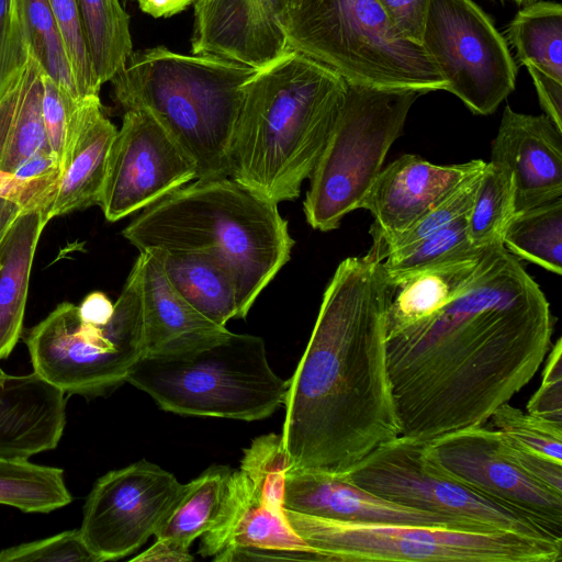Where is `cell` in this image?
I'll return each instance as SVG.
<instances>
[{"instance_id": "obj_48", "label": "cell", "mask_w": 562, "mask_h": 562, "mask_svg": "<svg viewBox=\"0 0 562 562\" xmlns=\"http://www.w3.org/2000/svg\"><path fill=\"white\" fill-rule=\"evenodd\" d=\"M60 164L53 150H41L24 160L13 172L18 179L32 181L59 178Z\"/></svg>"}, {"instance_id": "obj_51", "label": "cell", "mask_w": 562, "mask_h": 562, "mask_svg": "<svg viewBox=\"0 0 562 562\" xmlns=\"http://www.w3.org/2000/svg\"><path fill=\"white\" fill-rule=\"evenodd\" d=\"M140 10L154 18H169L183 11L198 0H134Z\"/></svg>"}, {"instance_id": "obj_1", "label": "cell", "mask_w": 562, "mask_h": 562, "mask_svg": "<svg viewBox=\"0 0 562 562\" xmlns=\"http://www.w3.org/2000/svg\"><path fill=\"white\" fill-rule=\"evenodd\" d=\"M553 324L538 283L503 244L495 246L460 294L387 335L401 435L430 441L484 425L531 381Z\"/></svg>"}, {"instance_id": "obj_34", "label": "cell", "mask_w": 562, "mask_h": 562, "mask_svg": "<svg viewBox=\"0 0 562 562\" xmlns=\"http://www.w3.org/2000/svg\"><path fill=\"white\" fill-rule=\"evenodd\" d=\"M515 213L514 184L508 171L486 162L467 214L468 236L480 248L503 244L506 224Z\"/></svg>"}, {"instance_id": "obj_19", "label": "cell", "mask_w": 562, "mask_h": 562, "mask_svg": "<svg viewBox=\"0 0 562 562\" xmlns=\"http://www.w3.org/2000/svg\"><path fill=\"white\" fill-rule=\"evenodd\" d=\"M283 508L308 516L349 522L402 524L479 530L446 516L384 499L353 483L344 473L289 470Z\"/></svg>"}, {"instance_id": "obj_53", "label": "cell", "mask_w": 562, "mask_h": 562, "mask_svg": "<svg viewBox=\"0 0 562 562\" xmlns=\"http://www.w3.org/2000/svg\"><path fill=\"white\" fill-rule=\"evenodd\" d=\"M512 1H514L517 4L525 5V4H528V3H531V2L538 1V0H512Z\"/></svg>"}, {"instance_id": "obj_13", "label": "cell", "mask_w": 562, "mask_h": 562, "mask_svg": "<svg viewBox=\"0 0 562 562\" xmlns=\"http://www.w3.org/2000/svg\"><path fill=\"white\" fill-rule=\"evenodd\" d=\"M181 485L146 460L105 473L83 505L79 530L85 543L99 562L133 553L155 535Z\"/></svg>"}, {"instance_id": "obj_29", "label": "cell", "mask_w": 562, "mask_h": 562, "mask_svg": "<svg viewBox=\"0 0 562 562\" xmlns=\"http://www.w3.org/2000/svg\"><path fill=\"white\" fill-rule=\"evenodd\" d=\"M519 63L562 81V5L552 1L525 4L507 26Z\"/></svg>"}, {"instance_id": "obj_12", "label": "cell", "mask_w": 562, "mask_h": 562, "mask_svg": "<svg viewBox=\"0 0 562 562\" xmlns=\"http://www.w3.org/2000/svg\"><path fill=\"white\" fill-rule=\"evenodd\" d=\"M420 45L474 114L487 115L513 92L517 67L507 41L472 0H429Z\"/></svg>"}, {"instance_id": "obj_4", "label": "cell", "mask_w": 562, "mask_h": 562, "mask_svg": "<svg viewBox=\"0 0 562 562\" xmlns=\"http://www.w3.org/2000/svg\"><path fill=\"white\" fill-rule=\"evenodd\" d=\"M139 251L205 254L232 271L236 318L289 261L295 244L278 204L231 178L184 184L147 206L123 231Z\"/></svg>"}, {"instance_id": "obj_54", "label": "cell", "mask_w": 562, "mask_h": 562, "mask_svg": "<svg viewBox=\"0 0 562 562\" xmlns=\"http://www.w3.org/2000/svg\"><path fill=\"white\" fill-rule=\"evenodd\" d=\"M299 2V0H286V7H288V11L294 7L296 3ZM288 13V12H286Z\"/></svg>"}, {"instance_id": "obj_26", "label": "cell", "mask_w": 562, "mask_h": 562, "mask_svg": "<svg viewBox=\"0 0 562 562\" xmlns=\"http://www.w3.org/2000/svg\"><path fill=\"white\" fill-rule=\"evenodd\" d=\"M44 70L31 55L21 76L0 100V171L11 173L41 150H52L42 113Z\"/></svg>"}, {"instance_id": "obj_45", "label": "cell", "mask_w": 562, "mask_h": 562, "mask_svg": "<svg viewBox=\"0 0 562 562\" xmlns=\"http://www.w3.org/2000/svg\"><path fill=\"white\" fill-rule=\"evenodd\" d=\"M59 178L25 181L0 171V195L21 202L27 210H46L50 205Z\"/></svg>"}, {"instance_id": "obj_16", "label": "cell", "mask_w": 562, "mask_h": 562, "mask_svg": "<svg viewBox=\"0 0 562 562\" xmlns=\"http://www.w3.org/2000/svg\"><path fill=\"white\" fill-rule=\"evenodd\" d=\"M286 0H198L192 54L210 55L260 69L289 48Z\"/></svg>"}, {"instance_id": "obj_15", "label": "cell", "mask_w": 562, "mask_h": 562, "mask_svg": "<svg viewBox=\"0 0 562 562\" xmlns=\"http://www.w3.org/2000/svg\"><path fill=\"white\" fill-rule=\"evenodd\" d=\"M429 449L463 485L562 536V494L528 476L506 453L497 429L476 425L446 432Z\"/></svg>"}, {"instance_id": "obj_28", "label": "cell", "mask_w": 562, "mask_h": 562, "mask_svg": "<svg viewBox=\"0 0 562 562\" xmlns=\"http://www.w3.org/2000/svg\"><path fill=\"white\" fill-rule=\"evenodd\" d=\"M232 470L213 465L181 488L160 521L155 537L180 548L192 542L214 525L224 503Z\"/></svg>"}, {"instance_id": "obj_44", "label": "cell", "mask_w": 562, "mask_h": 562, "mask_svg": "<svg viewBox=\"0 0 562 562\" xmlns=\"http://www.w3.org/2000/svg\"><path fill=\"white\" fill-rule=\"evenodd\" d=\"M508 457L531 479L562 494V463L508 440L503 434Z\"/></svg>"}, {"instance_id": "obj_18", "label": "cell", "mask_w": 562, "mask_h": 562, "mask_svg": "<svg viewBox=\"0 0 562 562\" xmlns=\"http://www.w3.org/2000/svg\"><path fill=\"white\" fill-rule=\"evenodd\" d=\"M490 162L510 173L515 212L562 196V131L544 114L505 106Z\"/></svg>"}, {"instance_id": "obj_5", "label": "cell", "mask_w": 562, "mask_h": 562, "mask_svg": "<svg viewBox=\"0 0 562 562\" xmlns=\"http://www.w3.org/2000/svg\"><path fill=\"white\" fill-rule=\"evenodd\" d=\"M257 71L160 45L133 52L111 82L125 111L149 113L193 161L196 179L210 180L229 178L227 150L243 88Z\"/></svg>"}, {"instance_id": "obj_22", "label": "cell", "mask_w": 562, "mask_h": 562, "mask_svg": "<svg viewBox=\"0 0 562 562\" xmlns=\"http://www.w3.org/2000/svg\"><path fill=\"white\" fill-rule=\"evenodd\" d=\"M241 548L318 553L291 528L285 512H277L263 504L246 476L235 470L228 479L224 503L214 525L201 536L199 553L214 559Z\"/></svg>"}, {"instance_id": "obj_7", "label": "cell", "mask_w": 562, "mask_h": 562, "mask_svg": "<svg viewBox=\"0 0 562 562\" xmlns=\"http://www.w3.org/2000/svg\"><path fill=\"white\" fill-rule=\"evenodd\" d=\"M284 35L289 49L350 83L422 94L447 88L423 46L404 37L375 0H299Z\"/></svg>"}, {"instance_id": "obj_33", "label": "cell", "mask_w": 562, "mask_h": 562, "mask_svg": "<svg viewBox=\"0 0 562 562\" xmlns=\"http://www.w3.org/2000/svg\"><path fill=\"white\" fill-rule=\"evenodd\" d=\"M467 214L416 244L390 254L382 261L390 283L396 284L408 276L432 266L483 254L490 246L480 248L471 243L468 236Z\"/></svg>"}, {"instance_id": "obj_10", "label": "cell", "mask_w": 562, "mask_h": 562, "mask_svg": "<svg viewBox=\"0 0 562 562\" xmlns=\"http://www.w3.org/2000/svg\"><path fill=\"white\" fill-rule=\"evenodd\" d=\"M24 342L33 371L65 394L93 398L113 392L145 353L138 259L108 324L85 323L78 306L64 302L26 333Z\"/></svg>"}, {"instance_id": "obj_3", "label": "cell", "mask_w": 562, "mask_h": 562, "mask_svg": "<svg viewBox=\"0 0 562 562\" xmlns=\"http://www.w3.org/2000/svg\"><path fill=\"white\" fill-rule=\"evenodd\" d=\"M345 92L340 75L292 49L258 69L243 88L227 150L229 178L277 204L296 200Z\"/></svg>"}, {"instance_id": "obj_50", "label": "cell", "mask_w": 562, "mask_h": 562, "mask_svg": "<svg viewBox=\"0 0 562 562\" xmlns=\"http://www.w3.org/2000/svg\"><path fill=\"white\" fill-rule=\"evenodd\" d=\"M192 560L193 557L188 549L161 539H156L147 550L131 559L136 562H188Z\"/></svg>"}, {"instance_id": "obj_14", "label": "cell", "mask_w": 562, "mask_h": 562, "mask_svg": "<svg viewBox=\"0 0 562 562\" xmlns=\"http://www.w3.org/2000/svg\"><path fill=\"white\" fill-rule=\"evenodd\" d=\"M196 179L193 161L147 112L127 110L112 143L98 205L116 222Z\"/></svg>"}, {"instance_id": "obj_46", "label": "cell", "mask_w": 562, "mask_h": 562, "mask_svg": "<svg viewBox=\"0 0 562 562\" xmlns=\"http://www.w3.org/2000/svg\"><path fill=\"white\" fill-rule=\"evenodd\" d=\"M375 1L404 37L420 44L429 0Z\"/></svg>"}, {"instance_id": "obj_23", "label": "cell", "mask_w": 562, "mask_h": 562, "mask_svg": "<svg viewBox=\"0 0 562 562\" xmlns=\"http://www.w3.org/2000/svg\"><path fill=\"white\" fill-rule=\"evenodd\" d=\"M144 355L181 350L228 329L196 311L172 286L159 259L139 251Z\"/></svg>"}, {"instance_id": "obj_20", "label": "cell", "mask_w": 562, "mask_h": 562, "mask_svg": "<svg viewBox=\"0 0 562 562\" xmlns=\"http://www.w3.org/2000/svg\"><path fill=\"white\" fill-rule=\"evenodd\" d=\"M116 133V126L102 111L99 95H88L76 101L56 192L45 213L48 221L99 203Z\"/></svg>"}, {"instance_id": "obj_9", "label": "cell", "mask_w": 562, "mask_h": 562, "mask_svg": "<svg viewBox=\"0 0 562 562\" xmlns=\"http://www.w3.org/2000/svg\"><path fill=\"white\" fill-rule=\"evenodd\" d=\"M420 95L415 90L346 81L336 122L308 178L303 211L312 228L334 231L348 213L360 207Z\"/></svg>"}, {"instance_id": "obj_24", "label": "cell", "mask_w": 562, "mask_h": 562, "mask_svg": "<svg viewBox=\"0 0 562 562\" xmlns=\"http://www.w3.org/2000/svg\"><path fill=\"white\" fill-rule=\"evenodd\" d=\"M47 222L43 210L24 211L0 239V360L21 336L32 262Z\"/></svg>"}, {"instance_id": "obj_2", "label": "cell", "mask_w": 562, "mask_h": 562, "mask_svg": "<svg viewBox=\"0 0 562 562\" xmlns=\"http://www.w3.org/2000/svg\"><path fill=\"white\" fill-rule=\"evenodd\" d=\"M392 293L370 254L336 268L288 380L281 437L292 470L345 473L401 435L386 349Z\"/></svg>"}, {"instance_id": "obj_31", "label": "cell", "mask_w": 562, "mask_h": 562, "mask_svg": "<svg viewBox=\"0 0 562 562\" xmlns=\"http://www.w3.org/2000/svg\"><path fill=\"white\" fill-rule=\"evenodd\" d=\"M93 70L100 86L133 53L130 15L119 0H77Z\"/></svg>"}, {"instance_id": "obj_37", "label": "cell", "mask_w": 562, "mask_h": 562, "mask_svg": "<svg viewBox=\"0 0 562 562\" xmlns=\"http://www.w3.org/2000/svg\"><path fill=\"white\" fill-rule=\"evenodd\" d=\"M482 171L467 179L437 202L411 227L378 245H372L368 254L383 261L390 254L416 244L467 214L472 205Z\"/></svg>"}, {"instance_id": "obj_40", "label": "cell", "mask_w": 562, "mask_h": 562, "mask_svg": "<svg viewBox=\"0 0 562 562\" xmlns=\"http://www.w3.org/2000/svg\"><path fill=\"white\" fill-rule=\"evenodd\" d=\"M61 32L80 98L99 95V85L81 22L77 0H47Z\"/></svg>"}, {"instance_id": "obj_6", "label": "cell", "mask_w": 562, "mask_h": 562, "mask_svg": "<svg viewBox=\"0 0 562 562\" xmlns=\"http://www.w3.org/2000/svg\"><path fill=\"white\" fill-rule=\"evenodd\" d=\"M126 382L166 412L245 422L272 415L288 390L262 338L229 330L181 350L144 355Z\"/></svg>"}, {"instance_id": "obj_49", "label": "cell", "mask_w": 562, "mask_h": 562, "mask_svg": "<svg viewBox=\"0 0 562 562\" xmlns=\"http://www.w3.org/2000/svg\"><path fill=\"white\" fill-rule=\"evenodd\" d=\"M78 310L85 323L103 326L111 319L114 304L104 293L94 291L83 299Z\"/></svg>"}, {"instance_id": "obj_30", "label": "cell", "mask_w": 562, "mask_h": 562, "mask_svg": "<svg viewBox=\"0 0 562 562\" xmlns=\"http://www.w3.org/2000/svg\"><path fill=\"white\" fill-rule=\"evenodd\" d=\"M503 245L517 258L558 276L562 273V196L515 212L503 233Z\"/></svg>"}, {"instance_id": "obj_32", "label": "cell", "mask_w": 562, "mask_h": 562, "mask_svg": "<svg viewBox=\"0 0 562 562\" xmlns=\"http://www.w3.org/2000/svg\"><path fill=\"white\" fill-rule=\"evenodd\" d=\"M72 496L64 470L29 459L0 458V504L23 513L46 514L67 506Z\"/></svg>"}, {"instance_id": "obj_38", "label": "cell", "mask_w": 562, "mask_h": 562, "mask_svg": "<svg viewBox=\"0 0 562 562\" xmlns=\"http://www.w3.org/2000/svg\"><path fill=\"white\" fill-rule=\"evenodd\" d=\"M508 440L562 463V425L505 403L490 417Z\"/></svg>"}, {"instance_id": "obj_27", "label": "cell", "mask_w": 562, "mask_h": 562, "mask_svg": "<svg viewBox=\"0 0 562 562\" xmlns=\"http://www.w3.org/2000/svg\"><path fill=\"white\" fill-rule=\"evenodd\" d=\"M148 252L159 259L172 286L202 315L224 327L237 317L236 281L223 261L205 254Z\"/></svg>"}, {"instance_id": "obj_42", "label": "cell", "mask_w": 562, "mask_h": 562, "mask_svg": "<svg viewBox=\"0 0 562 562\" xmlns=\"http://www.w3.org/2000/svg\"><path fill=\"white\" fill-rule=\"evenodd\" d=\"M42 113L47 139L61 164L70 115L78 99L72 98L45 74L42 77Z\"/></svg>"}, {"instance_id": "obj_39", "label": "cell", "mask_w": 562, "mask_h": 562, "mask_svg": "<svg viewBox=\"0 0 562 562\" xmlns=\"http://www.w3.org/2000/svg\"><path fill=\"white\" fill-rule=\"evenodd\" d=\"M32 55L25 0H0V100Z\"/></svg>"}, {"instance_id": "obj_47", "label": "cell", "mask_w": 562, "mask_h": 562, "mask_svg": "<svg viewBox=\"0 0 562 562\" xmlns=\"http://www.w3.org/2000/svg\"><path fill=\"white\" fill-rule=\"evenodd\" d=\"M541 108L554 125L562 131V81L532 66H527Z\"/></svg>"}, {"instance_id": "obj_11", "label": "cell", "mask_w": 562, "mask_h": 562, "mask_svg": "<svg viewBox=\"0 0 562 562\" xmlns=\"http://www.w3.org/2000/svg\"><path fill=\"white\" fill-rule=\"evenodd\" d=\"M344 474L392 503L453 518L482 531L562 540L532 518L477 494L451 476L432 457L429 441L400 435Z\"/></svg>"}, {"instance_id": "obj_41", "label": "cell", "mask_w": 562, "mask_h": 562, "mask_svg": "<svg viewBox=\"0 0 562 562\" xmlns=\"http://www.w3.org/2000/svg\"><path fill=\"white\" fill-rule=\"evenodd\" d=\"M99 562L79 529L16 544L0 551V562Z\"/></svg>"}, {"instance_id": "obj_52", "label": "cell", "mask_w": 562, "mask_h": 562, "mask_svg": "<svg viewBox=\"0 0 562 562\" xmlns=\"http://www.w3.org/2000/svg\"><path fill=\"white\" fill-rule=\"evenodd\" d=\"M24 211L27 209L18 200L0 195V239Z\"/></svg>"}, {"instance_id": "obj_35", "label": "cell", "mask_w": 562, "mask_h": 562, "mask_svg": "<svg viewBox=\"0 0 562 562\" xmlns=\"http://www.w3.org/2000/svg\"><path fill=\"white\" fill-rule=\"evenodd\" d=\"M291 469L290 458L281 434L256 437L243 452L239 471L246 476L263 504L284 512L285 474Z\"/></svg>"}, {"instance_id": "obj_25", "label": "cell", "mask_w": 562, "mask_h": 562, "mask_svg": "<svg viewBox=\"0 0 562 562\" xmlns=\"http://www.w3.org/2000/svg\"><path fill=\"white\" fill-rule=\"evenodd\" d=\"M497 245L490 246L476 257L432 266L392 284L386 334H394L423 321L448 304L474 279Z\"/></svg>"}, {"instance_id": "obj_17", "label": "cell", "mask_w": 562, "mask_h": 562, "mask_svg": "<svg viewBox=\"0 0 562 562\" xmlns=\"http://www.w3.org/2000/svg\"><path fill=\"white\" fill-rule=\"evenodd\" d=\"M486 162L435 165L405 154L381 170L359 209L373 215L369 233L373 245L407 229L437 202L467 179L480 173Z\"/></svg>"}, {"instance_id": "obj_55", "label": "cell", "mask_w": 562, "mask_h": 562, "mask_svg": "<svg viewBox=\"0 0 562 562\" xmlns=\"http://www.w3.org/2000/svg\"><path fill=\"white\" fill-rule=\"evenodd\" d=\"M5 373L2 371V369L0 368V376H3Z\"/></svg>"}, {"instance_id": "obj_43", "label": "cell", "mask_w": 562, "mask_h": 562, "mask_svg": "<svg viewBox=\"0 0 562 562\" xmlns=\"http://www.w3.org/2000/svg\"><path fill=\"white\" fill-rule=\"evenodd\" d=\"M562 342L554 344L542 372L539 389L527 404L528 413L562 425Z\"/></svg>"}, {"instance_id": "obj_36", "label": "cell", "mask_w": 562, "mask_h": 562, "mask_svg": "<svg viewBox=\"0 0 562 562\" xmlns=\"http://www.w3.org/2000/svg\"><path fill=\"white\" fill-rule=\"evenodd\" d=\"M32 54L44 74L72 98L79 99L70 60L47 0H25Z\"/></svg>"}, {"instance_id": "obj_8", "label": "cell", "mask_w": 562, "mask_h": 562, "mask_svg": "<svg viewBox=\"0 0 562 562\" xmlns=\"http://www.w3.org/2000/svg\"><path fill=\"white\" fill-rule=\"evenodd\" d=\"M284 512L295 533L327 562H558L562 553V540L513 531L349 522Z\"/></svg>"}, {"instance_id": "obj_21", "label": "cell", "mask_w": 562, "mask_h": 562, "mask_svg": "<svg viewBox=\"0 0 562 562\" xmlns=\"http://www.w3.org/2000/svg\"><path fill=\"white\" fill-rule=\"evenodd\" d=\"M66 426V396L34 371L0 376V458L55 449Z\"/></svg>"}]
</instances>
